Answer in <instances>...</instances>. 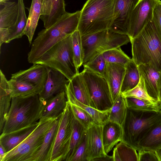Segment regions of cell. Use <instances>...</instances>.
Listing matches in <instances>:
<instances>
[{"instance_id":"cell-1","label":"cell","mask_w":161,"mask_h":161,"mask_svg":"<svg viewBox=\"0 0 161 161\" xmlns=\"http://www.w3.org/2000/svg\"><path fill=\"white\" fill-rule=\"evenodd\" d=\"M80 14L81 11L66 12L52 26L39 32L28 54V62L34 64L51 47L77 30Z\"/></svg>"},{"instance_id":"cell-2","label":"cell","mask_w":161,"mask_h":161,"mask_svg":"<svg viewBox=\"0 0 161 161\" xmlns=\"http://www.w3.org/2000/svg\"><path fill=\"white\" fill-rule=\"evenodd\" d=\"M130 42L132 59L137 66L148 64L161 71V36L152 19Z\"/></svg>"},{"instance_id":"cell-3","label":"cell","mask_w":161,"mask_h":161,"mask_svg":"<svg viewBox=\"0 0 161 161\" xmlns=\"http://www.w3.org/2000/svg\"><path fill=\"white\" fill-rule=\"evenodd\" d=\"M115 0H87L81 11L77 30L82 36L109 30Z\"/></svg>"},{"instance_id":"cell-4","label":"cell","mask_w":161,"mask_h":161,"mask_svg":"<svg viewBox=\"0 0 161 161\" xmlns=\"http://www.w3.org/2000/svg\"><path fill=\"white\" fill-rule=\"evenodd\" d=\"M161 122V110L137 109L127 107L125 118L121 125V141L135 148L145 135Z\"/></svg>"},{"instance_id":"cell-5","label":"cell","mask_w":161,"mask_h":161,"mask_svg":"<svg viewBox=\"0 0 161 161\" xmlns=\"http://www.w3.org/2000/svg\"><path fill=\"white\" fill-rule=\"evenodd\" d=\"M42 105L39 95L12 97L1 134L7 133L38 122Z\"/></svg>"},{"instance_id":"cell-6","label":"cell","mask_w":161,"mask_h":161,"mask_svg":"<svg viewBox=\"0 0 161 161\" xmlns=\"http://www.w3.org/2000/svg\"><path fill=\"white\" fill-rule=\"evenodd\" d=\"M71 35L54 45L34 64L56 69L70 80L79 73L74 61Z\"/></svg>"},{"instance_id":"cell-7","label":"cell","mask_w":161,"mask_h":161,"mask_svg":"<svg viewBox=\"0 0 161 161\" xmlns=\"http://www.w3.org/2000/svg\"><path fill=\"white\" fill-rule=\"evenodd\" d=\"M82 40L84 54L82 65L106 51L120 47L130 41L127 35L109 30L82 36Z\"/></svg>"},{"instance_id":"cell-8","label":"cell","mask_w":161,"mask_h":161,"mask_svg":"<svg viewBox=\"0 0 161 161\" xmlns=\"http://www.w3.org/2000/svg\"><path fill=\"white\" fill-rule=\"evenodd\" d=\"M58 118L40 119L35 130L19 145L7 153L2 161H27L39 148Z\"/></svg>"},{"instance_id":"cell-9","label":"cell","mask_w":161,"mask_h":161,"mask_svg":"<svg viewBox=\"0 0 161 161\" xmlns=\"http://www.w3.org/2000/svg\"><path fill=\"white\" fill-rule=\"evenodd\" d=\"M74 116L68 102L58 116V125L51 150L49 161H65L68 152Z\"/></svg>"},{"instance_id":"cell-10","label":"cell","mask_w":161,"mask_h":161,"mask_svg":"<svg viewBox=\"0 0 161 161\" xmlns=\"http://www.w3.org/2000/svg\"><path fill=\"white\" fill-rule=\"evenodd\" d=\"M80 73L89 92L90 106L102 112L109 111L114 102L105 78L85 68Z\"/></svg>"},{"instance_id":"cell-11","label":"cell","mask_w":161,"mask_h":161,"mask_svg":"<svg viewBox=\"0 0 161 161\" xmlns=\"http://www.w3.org/2000/svg\"><path fill=\"white\" fill-rule=\"evenodd\" d=\"M159 0H139L131 15L127 35L135 37L153 19V9Z\"/></svg>"},{"instance_id":"cell-12","label":"cell","mask_w":161,"mask_h":161,"mask_svg":"<svg viewBox=\"0 0 161 161\" xmlns=\"http://www.w3.org/2000/svg\"><path fill=\"white\" fill-rule=\"evenodd\" d=\"M139 0H115L114 17L109 30L127 35L132 12Z\"/></svg>"},{"instance_id":"cell-13","label":"cell","mask_w":161,"mask_h":161,"mask_svg":"<svg viewBox=\"0 0 161 161\" xmlns=\"http://www.w3.org/2000/svg\"><path fill=\"white\" fill-rule=\"evenodd\" d=\"M47 67V76L43 87L39 94L42 102L61 92H65L69 80L59 71Z\"/></svg>"},{"instance_id":"cell-14","label":"cell","mask_w":161,"mask_h":161,"mask_svg":"<svg viewBox=\"0 0 161 161\" xmlns=\"http://www.w3.org/2000/svg\"><path fill=\"white\" fill-rule=\"evenodd\" d=\"M18 11L16 22L14 25L9 28H0V44L8 43L24 36L23 31L26 26L27 18L23 0H18Z\"/></svg>"},{"instance_id":"cell-15","label":"cell","mask_w":161,"mask_h":161,"mask_svg":"<svg viewBox=\"0 0 161 161\" xmlns=\"http://www.w3.org/2000/svg\"><path fill=\"white\" fill-rule=\"evenodd\" d=\"M66 12L64 0H42L40 19L43 21L44 28L47 29Z\"/></svg>"},{"instance_id":"cell-16","label":"cell","mask_w":161,"mask_h":161,"mask_svg":"<svg viewBox=\"0 0 161 161\" xmlns=\"http://www.w3.org/2000/svg\"><path fill=\"white\" fill-rule=\"evenodd\" d=\"M138 67L140 75L144 79L145 88L148 94L155 100H160V71L148 64H141Z\"/></svg>"},{"instance_id":"cell-17","label":"cell","mask_w":161,"mask_h":161,"mask_svg":"<svg viewBox=\"0 0 161 161\" xmlns=\"http://www.w3.org/2000/svg\"><path fill=\"white\" fill-rule=\"evenodd\" d=\"M87 160L105 156L103 147L102 125L94 124L87 129Z\"/></svg>"},{"instance_id":"cell-18","label":"cell","mask_w":161,"mask_h":161,"mask_svg":"<svg viewBox=\"0 0 161 161\" xmlns=\"http://www.w3.org/2000/svg\"><path fill=\"white\" fill-rule=\"evenodd\" d=\"M125 71V65L107 63L104 77L108 83L113 102L120 94Z\"/></svg>"},{"instance_id":"cell-19","label":"cell","mask_w":161,"mask_h":161,"mask_svg":"<svg viewBox=\"0 0 161 161\" xmlns=\"http://www.w3.org/2000/svg\"><path fill=\"white\" fill-rule=\"evenodd\" d=\"M47 76V67L33 64L28 69L12 74L11 78L34 85L44 86Z\"/></svg>"},{"instance_id":"cell-20","label":"cell","mask_w":161,"mask_h":161,"mask_svg":"<svg viewBox=\"0 0 161 161\" xmlns=\"http://www.w3.org/2000/svg\"><path fill=\"white\" fill-rule=\"evenodd\" d=\"M67 102L65 92L59 93L42 102L40 119L57 118L65 108Z\"/></svg>"},{"instance_id":"cell-21","label":"cell","mask_w":161,"mask_h":161,"mask_svg":"<svg viewBox=\"0 0 161 161\" xmlns=\"http://www.w3.org/2000/svg\"><path fill=\"white\" fill-rule=\"evenodd\" d=\"M39 121L31 125L6 134H1L0 143L7 153L11 151L24 140L36 128Z\"/></svg>"},{"instance_id":"cell-22","label":"cell","mask_w":161,"mask_h":161,"mask_svg":"<svg viewBox=\"0 0 161 161\" xmlns=\"http://www.w3.org/2000/svg\"><path fill=\"white\" fill-rule=\"evenodd\" d=\"M104 150L108 154L114 147L121 141L122 132L121 125L108 120L102 125Z\"/></svg>"},{"instance_id":"cell-23","label":"cell","mask_w":161,"mask_h":161,"mask_svg":"<svg viewBox=\"0 0 161 161\" xmlns=\"http://www.w3.org/2000/svg\"><path fill=\"white\" fill-rule=\"evenodd\" d=\"M0 133L1 134L11 104V90L8 80L0 70Z\"/></svg>"},{"instance_id":"cell-24","label":"cell","mask_w":161,"mask_h":161,"mask_svg":"<svg viewBox=\"0 0 161 161\" xmlns=\"http://www.w3.org/2000/svg\"><path fill=\"white\" fill-rule=\"evenodd\" d=\"M58 118L46 135L39 148L27 161H49L50 152L57 129Z\"/></svg>"},{"instance_id":"cell-25","label":"cell","mask_w":161,"mask_h":161,"mask_svg":"<svg viewBox=\"0 0 161 161\" xmlns=\"http://www.w3.org/2000/svg\"><path fill=\"white\" fill-rule=\"evenodd\" d=\"M66 90L69 91L78 100L90 106L89 92L85 80L80 73H79L69 80V84L66 86Z\"/></svg>"},{"instance_id":"cell-26","label":"cell","mask_w":161,"mask_h":161,"mask_svg":"<svg viewBox=\"0 0 161 161\" xmlns=\"http://www.w3.org/2000/svg\"><path fill=\"white\" fill-rule=\"evenodd\" d=\"M42 2V0H32L31 6L28 8L29 14L23 34L27 37L30 44L31 43L39 19H40Z\"/></svg>"},{"instance_id":"cell-27","label":"cell","mask_w":161,"mask_h":161,"mask_svg":"<svg viewBox=\"0 0 161 161\" xmlns=\"http://www.w3.org/2000/svg\"><path fill=\"white\" fill-rule=\"evenodd\" d=\"M11 97H25L39 95L43 86L34 85L11 78L8 80Z\"/></svg>"},{"instance_id":"cell-28","label":"cell","mask_w":161,"mask_h":161,"mask_svg":"<svg viewBox=\"0 0 161 161\" xmlns=\"http://www.w3.org/2000/svg\"><path fill=\"white\" fill-rule=\"evenodd\" d=\"M161 147V122L153 128L138 144L137 151H156Z\"/></svg>"},{"instance_id":"cell-29","label":"cell","mask_w":161,"mask_h":161,"mask_svg":"<svg viewBox=\"0 0 161 161\" xmlns=\"http://www.w3.org/2000/svg\"><path fill=\"white\" fill-rule=\"evenodd\" d=\"M125 68L120 90L121 94L135 87L138 83L140 78L138 66L132 59L125 65Z\"/></svg>"},{"instance_id":"cell-30","label":"cell","mask_w":161,"mask_h":161,"mask_svg":"<svg viewBox=\"0 0 161 161\" xmlns=\"http://www.w3.org/2000/svg\"><path fill=\"white\" fill-rule=\"evenodd\" d=\"M68 102L76 105L86 111L92 118L95 124L102 125L108 120L109 111L102 112L80 102L68 90H66Z\"/></svg>"},{"instance_id":"cell-31","label":"cell","mask_w":161,"mask_h":161,"mask_svg":"<svg viewBox=\"0 0 161 161\" xmlns=\"http://www.w3.org/2000/svg\"><path fill=\"white\" fill-rule=\"evenodd\" d=\"M0 10V28H9L15 24L17 17L18 3L7 2Z\"/></svg>"},{"instance_id":"cell-32","label":"cell","mask_w":161,"mask_h":161,"mask_svg":"<svg viewBox=\"0 0 161 161\" xmlns=\"http://www.w3.org/2000/svg\"><path fill=\"white\" fill-rule=\"evenodd\" d=\"M136 150L122 141L118 143L114 148L113 161H138Z\"/></svg>"},{"instance_id":"cell-33","label":"cell","mask_w":161,"mask_h":161,"mask_svg":"<svg viewBox=\"0 0 161 161\" xmlns=\"http://www.w3.org/2000/svg\"><path fill=\"white\" fill-rule=\"evenodd\" d=\"M127 108L125 97L120 93L109 110L108 120L121 125L125 118Z\"/></svg>"},{"instance_id":"cell-34","label":"cell","mask_w":161,"mask_h":161,"mask_svg":"<svg viewBox=\"0 0 161 161\" xmlns=\"http://www.w3.org/2000/svg\"><path fill=\"white\" fill-rule=\"evenodd\" d=\"M86 130L77 120L74 118L69 151L65 161H70Z\"/></svg>"},{"instance_id":"cell-35","label":"cell","mask_w":161,"mask_h":161,"mask_svg":"<svg viewBox=\"0 0 161 161\" xmlns=\"http://www.w3.org/2000/svg\"><path fill=\"white\" fill-rule=\"evenodd\" d=\"M71 36L74 61L76 68L79 70L83 64L84 57L82 35L77 30Z\"/></svg>"},{"instance_id":"cell-36","label":"cell","mask_w":161,"mask_h":161,"mask_svg":"<svg viewBox=\"0 0 161 161\" xmlns=\"http://www.w3.org/2000/svg\"><path fill=\"white\" fill-rule=\"evenodd\" d=\"M125 98L128 107L147 111L161 110V100L153 102L131 97H126Z\"/></svg>"},{"instance_id":"cell-37","label":"cell","mask_w":161,"mask_h":161,"mask_svg":"<svg viewBox=\"0 0 161 161\" xmlns=\"http://www.w3.org/2000/svg\"><path fill=\"white\" fill-rule=\"evenodd\" d=\"M102 54L107 63L125 65L131 59L122 50L120 47L109 50Z\"/></svg>"},{"instance_id":"cell-38","label":"cell","mask_w":161,"mask_h":161,"mask_svg":"<svg viewBox=\"0 0 161 161\" xmlns=\"http://www.w3.org/2000/svg\"><path fill=\"white\" fill-rule=\"evenodd\" d=\"M140 75L139 81L135 87L126 92L120 94L125 97H131L153 102L159 100H155L149 95L146 90L144 79L142 75Z\"/></svg>"},{"instance_id":"cell-39","label":"cell","mask_w":161,"mask_h":161,"mask_svg":"<svg viewBox=\"0 0 161 161\" xmlns=\"http://www.w3.org/2000/svg\"><path fill=\"white\" fill-rule=\"evenodd\" d=\"M69 103L74 118L86 129H89L95 124L91 116L85 110L76 105Z\"/></svg>"},{"instance_id":"cell-40","label":"cell","mask_w":161,"mask_h":161,"mask_svg":"<svg viewBox=\"0 0 161 161\" xmlns=\"http://www.w3.org/2000/svg\"><path fill=\"white\" fill-rule=\"evenodd\" d=\"M107 63L102 54H99L83 65L84 68L104 77Z\"/></svg>"},{"instance_id":"cell-41","label":"cell","mask_w":161,"mask_h":161,"mask_svg":"<svg viewBox=\"0 0 161 161\" xmlns=\"http://www.w3.org/2000/svg\"><path fill=\"white\" fill-rule=\"evenodd\" d=\"M70 161H88L87 130Z\"/></svg>"},{"instance_id":"cell-42","label":"cell","mask_w":161,"mask_h":161,"mask_svg":"<svg viewBox=\"0 0 161 161\" xmlns=\"http://www.w3.org/2000/svg\"><path fill=\"white\" fill-rule=\"evenodd\" d=\"M138 161H159L156 151L141 150L138 151Z\"/></svg>"},{"instance_id":"cell-43","label":"cell","mask_w":161,"mask_h":161,"mask_svg":"<svg viewBox=\"0 0 161 161\" xmlns=\"http://www.w3.org/2000/svg\"><path fill=\"white\" fill-rule=\"evenodd\" d=\"M152 20L161 36V1L160 0L153 9Z\"/></svg>"},{"instance_id":"cell-44","label":"cell","mask_w":161,"mask_h":161,"mask_svg":"<svg viewBox=\"0 0 161 161\" xmlns=\"http://www.w3.org/2000/svg\"><path fill=\"white\" fill-rule=\"evenodd\" d=\"M113 161L112 156L107 154L105 156L100 157L93 159L92 161Z\"/></svg>"},{"instance_id":"cell-45","label":"cell","mask_w":161,"mask_h":161,"mask_svg":"<svg viewBox=\"0 0 161 161\" xmlns=\"http://www.w3.org/2000/svg\"><path fill=\"white\" fill-rule=\"evenodd\" d=\"M7 153L6 151L3 146L0 143V160H2L5 154Z\"/></svg>"},{"instance_id":"cell-46","label":"cell","mask_w":161,"mask_h":161,"mask_svg":"<svg viewBox=\"0 0 161 161\" xmlns=\"http://www.w3.org/2000/svg\"><path fill=\"white\" fill-rule=\"evenodd\" d=\"M156 152L159 158V161H161V147L156 151Z\"/></svg>"},{"instance_id":"cell-47","label":"cell","mask_w":161,"mask_h":161,"mask_svg":"<svg viewBox=\"0 0 161 161\" xmlns=\"http://www.w3.org/2000/svg\"><path fill=\"white\" fill-rule=\"evenodd\" d=\"M8 0H0V5L3 6L8 1Z\"/></svg>"},{"instance_id":"cell-48","label":"cell","mask_w":161,"mask_h":161,"mask_svg":"<svg viewBox=\"0 0 161 161\" xmlns=\"http://www.w3.org/2000/svg\"><path fill=\"white\" fill-rule=\"evenodd\" d=\"M160 72V99L161 100V71Z\"/></svg>"}]
</instances>
